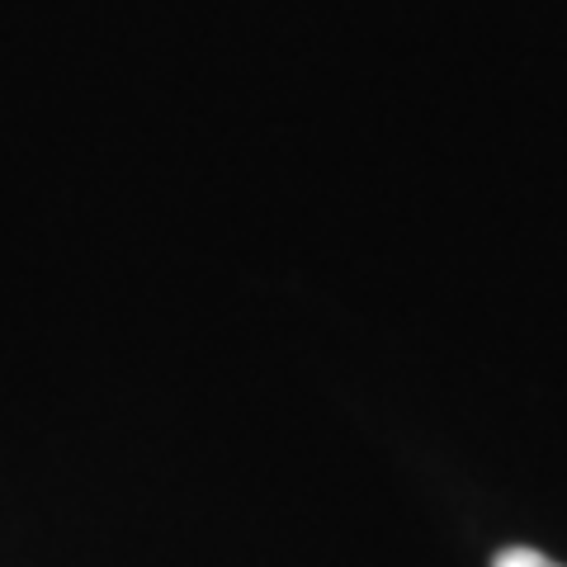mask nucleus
I'll return each mask as SVG.
<instances>
[{
	"label": "nucleus",
	"mask_w": 567,
	"mask_h": 567,
	"mask_svg": "<svg viewBox=\"0 0 567 567\" xmlns=\"http://www.w3.org/2000/svg\"><path fill=\"white\" fill-rule=\"evenodd\" d=\"M492 567H563V563L544 558L539 548H502V554H496V563H492Z\"/></svg>",
	"instance_id": "f257e3e1"
}]
</instances>
